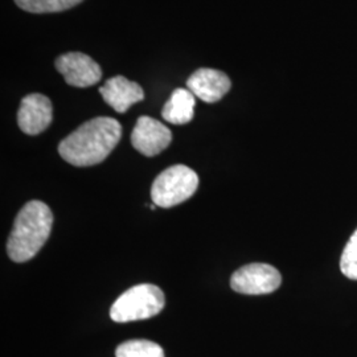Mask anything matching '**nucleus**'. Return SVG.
Returning <instances> with one entry per match:
<instances>
[{
    "label": "nucleus",
    "mask_w": 357,
    "mask_h": 357,
    "mask_svg": "<svg viewBox=\"0 0 357 357\" xmlns=\"http://www.w3.org/2000/svg\"><path fill=\"white\" fill-rule=\"evenodd\" d=\"M121 137L122 126L116 119L97 116L68 135L59 144V153L72 166H96L112 153Z\"/></svg>",
    "instance_id": "1"
},
{
    "label": "nucleus",
    "mask_w": 357,
    "mask_h": 357,
    "mask_svg": "<svg viewBox=\"0 0 357 357\" xmlns=\"http://www.w3.org/2000/svg\"><path fill=\"white\" fill-rule=\"evenodd\" d=\"M53 215L51 208L43 202L26 203L13 222L7 243V252L13 262L22 264L38 255L51 234Z\"/></svg>",
    "instance_id": "2"
},
{
    "label": "nucleus",
    "mask_w": 357,
    "mask_h": 357,
    "mask_svg": "<svg viewBox=\"0 0 357 357\" xmlns=\"http://www.w3.org/2000/svg\"><path fill=\"white\" fill-rule=\"evenodd\" d=\"M163 291L150 283L137 284L122 294L110 308V317L116 323L150 319L165 308Z\"/></svg>",
    "instance_id": "3"
},
{
    "label": "nucleus",
    "mask_w": 357,
    "mask_h": 357,
    "mask_svg": "<svg viewBox=\"0 0 357 357\" xmlns=\"http://www.w3.org/2000/svg\"><path fill=\"white\" fill-rule=\"evenodd\" d=\"M199 187V176L190 167H168L153 180L151 199L160 208H172L191 199Z\"/></svg>",
    "instance_id": "4"
},
{
    "label": "nucleus",
    "mask_w": 357,
    "mask_h": 357,
    "mask_svg": "<svg viewBox=\"0 0 357 357\" xmlns=\"http://www.w3.org/2000/svg\"><path fill=\"white\" fill-rule=\"evenodd\" d=\"M282 283L281 273L268 264L245 265L233 273L230 287L245 295H264L275 291Z\"/></svg>",
    "instance_id": "5"
},
{
    "label": "nucleus",
    "mask_w": 357,
    "mask_h": 357,
    "mask_svg": "<svg viewBox=\"0 0 357 357\" xmlns=\"http://www.w3.org/2000/svg\"><path fill=\"white\" fill-rule=\"evenodd\" d=\"M56 69L65 82L76 88H89L101 81L102 69L90 56L81 52H69L56 60Z\"/></svg>",
    "instance_id": "6"
},
{
    "label": "nucleus",
    "mask_w": 357,
    "mask_h": 357,
    "mask_svg": "<svg viewBox=\"0 0 357 357\" xmlns=\"http://www.w3.org/2000/svg\"><path fill=\"white\" fill-rule=\"evenodd\" d=\"M169 128L151 116H141L131 134V144L144 156H155L171 144Z\"/></svg>",
    "instance_id": "7"
},
{
    "label": "nucleus",
    "mask_w": 357,
    "mask_h": 357,
    "mask_svg": "<svg viewBox=\"0 0 357 357\" xmlns=\"http://www.w3.org/2000/svg\"><path fill=\"white\" fill-rule=\"evenodd\" d=\"M53 118L51 100L40 93L28 94L17 112L19 128L28 135H38L50 128Z\"/></svg>",
    "instance_id": "8"
},
{
    "label": "nucleus",
    "mask_w": 357,
    "mask_h": 357,
    "mask_svg": "<svg viewBox=\"0 0 357 357\" xmlns=\"http://www.w3.org/2000/svg\"><path fill=\"white\" fill-rule=\"evenodd\" d=\"M230 86L229 77L224 72L209 68L196 70L187 81V89L206 103L220 101L229 91Z\"/></svg>",
    "instance_id": "9"
},
{
    "label": "nucleus",
    "mask_w": 357,
    "mask_h": 357,
    "mask_svg": "<svg viewBox=\"0 0 357 357\" xmlns=\"http://www.w3.org/2000/svg\"><path fill=\"white\" fill-rule=\"evenodd\" d=\"M100 93L103 101L121 114L126 113L132 105L144 100V91L141 85L123 76L109 78L100 88Z\"/></svg>",
    "instance_id": "10"
},
{
    "label": "nucleus",
    "mask_w": 357,
    "mask_h": 357,
    "mask_svg": "<svg viewBox=\"0 0 357 357\" xmlns=\"http://www.w3.org/2000/svg\"><path fill=\"white\" fill-rule=\"evenodd\" d=\"M195 96L191 90L176 89L162 110V116L172 125H185L195 114Z\"/></svg>",
    "instance_id": "11"
},
{
    "label": "nucleus",
    "mask_w": 357,
    "mask_h": 357,
    "mask_svg": "<svg viewBox=\"0 0 357 357\" xmlns=\"http://www.w3.org/2000/svg\"><path fill=\"white\" fill-rule=\"evenodd\" d=\"M115 357H165V351L150 340H128L116 348Z\"/></svg>",
    "instance_id": "12"
},
{
    "label": "nucleus",
    "mask_w": 357,
    "mask_h": 357,
    "mask_svg": "<svg viewBox=\"0 0 357 357\" xmlns=\"http://www.w3.org/2000/svg\"><path fill=\"white\" fill-rule=\"evenodd\" d=\"M84 0H15V3L26 13H61L73 8Z\"/></svg>",
    "instance_id": "13"
},
{
    "label": "nucleus",
    "mask_w": 357,
    "mask_h": 357,
    "mask_svg": "<svg viewBox=\"0 0 357 357\" xmlns=\"http://www.w3.org/2000/svg\"><path fill=\"white\" fill-rule=\"evenodd\" d=\"M340 270L347 278L357 281V229L345 245L340 258Z\"/></svg>",
    "instance_id": "14"
}]
</instances>
